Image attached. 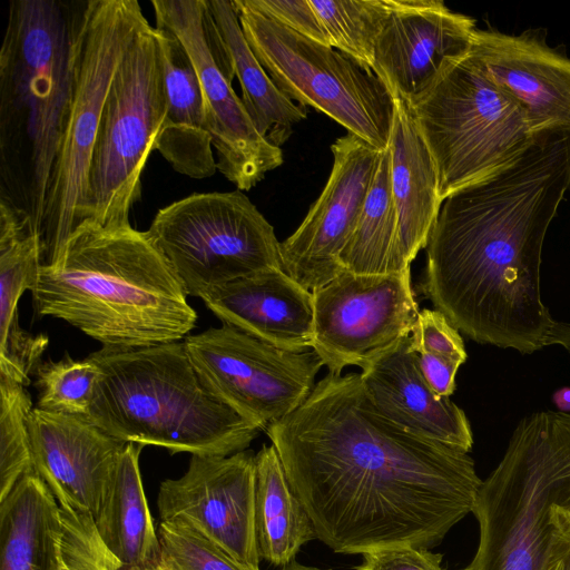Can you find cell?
<instances>
[{"label": "cell", "instance_id": "obj_1", "mask_svg": "<svg viewBox=\"0 0 570 570\" xmlns=\"http://www.w3.org/2000/svg\"><path fill=\"white\" fill-rule=\"evenodd\" d=\"M265 432L316 538L336 553L432 548L472 512L482 484L468 453L385 417L360 373H327Z\"/></svg>", "mask_w": 570, "mask_h": 570}, {"label": "cell", "instance_id": "obj_2", "mask_svg": "<svg viewBox=\"0 0 570 570\" xmlns=\"http://www.w3.org/2000/svg\"><path fill=\"white\" fill-rule=\"evenodd\" d=\"M569 188L570 131H546L443 200L421 291L469 338L521 354L548 345L554 320L541 301V254Z\"/></svg>", "mask_w": 570, "mask_h": 570}, {"label": "cell", "instance_id": "obj_3", "mask_svg": "<svg viewBox=\"0 0 570 570\" xmlns=\"http://www.w3.org/2000/svg\"><path fill=\"white\" fill-rule=\"evenodd\" d=\"M35 313L62 320L104 347L178 342L196 311L165 256L131 225L81 222L31 289Z\"/></svg>", "mask_w": 570, "mask_h": 570}, {"label": "cell", "instance_id": "obj_4", "mask_svg": "<svg viewBox=\"0 0 570 570\" xmlns=\"http://www.w3.org/2000/svg\"><path fill=\"white\" fill-rule=\"evenodd\" d=\"M88 357L99 379L85 419L125 443L228 456L261 432L205 387L183 341L101 346Z\"/></svg>", "mask_w": 570, "mask_h": 570}, {"label": "cell", "instance_id": "obj_5", "mask_svg": "<svg viewBox=\"0 0 570 570\" xmlns=\"http://www.w3.org/2000/svg\"><path fill=\"white\" fill-rule=\"evenodd\" d=\"M70 2L12 0L0 49V197L40 229L70 85Z\"/></svg>", "mask_w": 570, "mask_h": 570}, {"label": "cell", "instance_id": "obj_6", "mask_svg": "<svg viewBox=\"0 0 570 570\" xmlns=\"http://www.w3.org/2000/svg\"><path fill=\"white\" fill-rule=\"evenodd\" d=\"M556 507L570 509V414L535 412L482 481L472 510L479 544L461 570H549Z\"/></svg>", "mask_w": 570, "mask_h": 570}, {"label": "cell", "instance_id": "obj_7", "mask_svg": "<svg viewBox=\"0 0 570 570\" xmlns=\"http://www.w3.org/2000/svg\"><path fill=\"white\" fill-rule=\"evenodd\" d=\"M147 19L137 0L70 2V85L39 229L42 265L87 219L88 176L114 77Z\"/></svg>", "mask_w": 570, "mask_h": 570}, {"label": "cell", "instance_id": "obj_8", "mask_svg": "<svg viewBox=\"0 0 570 570\" xmlns=\"http://www.w3.org/2000/svg\"><path fill=\"white\" fill-rule=\"evenodd\" d=\"M407 106L433 157L442 202L512 164L537 136L518 102L470 51Z\"/></svg>", "mask_w": 570, "mask_h": 570}, {"label": "cell", "instance_id": "obj_9", "mask_svg": "<svg viewBox=\"0 0 570 570\" xmlns=\"http://www.w3.org/2000/svg\"><path fill=\"white\" fill-rule=\"evenodd\" d=\"M165 111L160 40L147 22L131 41L105 101L88 176L87 219L106 227L130 225Z\"/></svg>", "mask_w": 570, "mask_h": 570}, {"label": "cell", "instance_id": "obj_10", "mask_svg": "<svg viewBox=\"0 0 570 570\" xmlns=\"http://www.w3.org/2000/svg\"><path fill=\"white\" fill-rule=\"evenodd\" d=\"M232 2L254 55L288 99L324 112L377 150L387 149L394 99L375 73L263 16L246 0Z\"/></svg>", "mask_w": 570, "mask_h": 570}, {"label": "cell", "instance_id": "obj_11", "mask_svg": "<svg viewBox=\"0 0 570 570\" xmlns=\"http://www.w3.org/2000/svg\"><path fill=\"white\" fill-rule=\"evenodd\" d=\"M146 233L186 294L200 299L239 277L283 269L274 227L239 189L176 200L157 212Z\"/></svg>", "mask_w": 570, "mask_h": 570}, {"label": "cell", "instance_id": "obj_12", "mask_svg": "<svg viewBox=\"0 0 570 570\" xmlns=\"http://www.w3.org/2000/svg\"><path fill=\"white\" fill-rule=\"evenodd\" d=\"M183 343L205 387L261 431L306 401L324 366L313 350L286 351L228 324Z\"/></svg>", "mask_w": 570, "mask_h": 570}, {"label": "cell", "instance_id": "obj_13", "mask_svg": "<svg viewBox=\"0 0 570 570\" xmlns=\"http://www.w3.org/2000/svg\"><path fill=\"white\" fill-rule=\"evenodd\" d=\"M311 348L328 373L363 368L411 335L420 312L410 268L389 274L343 271L314 289Z\"/></svg>", "mask_w": 570, "mask_h": 570}, {"label": "cell", "instance_id": "obj_14", "mask_svg": "<svg viewBox=\"0 0 570 570\" xmlns=\"http://www.w3.org/2000/svg\"><path fill=\"white\" fill-rule=\"evenodd\" d=\"M156 27L184 46L197 73L217 170L239 190H249L283 164L281 147L256 129L242 99L209 48L205 0H153Z\"/></svg>", "mask_w": 570, "mask_h": 570}, {"label": "cell", "instance_id": "obj_15", "mask_svg": "<svg viewBox=\"0 0 570 570\" xmlns=\"http://www.w3.org/2000/svg\"><path fill=\"white\" fill-rule=\"evenodd\" d=\"M249 450L228 456L191 455L187 471L159 485L161 522H180L259 570L255 528L256 462Z\"/></svg>", "mask_w": 570, "mask_h": 570}, {"label": "cell", "instance_id": "obj_16", "mask_svg": "<svg viewBox=\"0 0 570 570\" xmlns=\"http://www.w3.org/2000/svg\"><path fill=\"white\" fill-rule=\"evenodd\" d=\"M327 183L297 229L281 243L283 269L313 292L343 272L340 255L362 213L381 150L347 132L331 146Z\"/></svg>", "mask_w": 570, "mask_h": 570}, {"label": "cell", "instance_id": "obj_17", "mask_svg": "<svg viewBox=\"0 0 570 570\" xmlns=\"http://www.w3.org/2000/svg\"><path fill=\"white\" fill-rule=\"evenodd\" d=\"M476 20L440 0H392L374 49L373 73L406 104L472 46Z\"/></svg>", "mask_w": 570, "mask_h": 570}, {"label": "cell", "instance_id": "obj_18", "mask_svg": "<svg viewBox=\"0 0 570 570\" xmlns=\"http://www.w3.org/2000/svg\"><path fill=\"white\" fill-rule=\"evenodd\" d=\"M470 53L518 102L533 135L570 131V58L547 43L544 30L476 29Z\"/></svg>", "mask_w": 570, "mask_h": 570}, {"label": "cell", "instance_id": "obj_19", "mask_svg": "<svg viewBox=\"0 0 570 570\" xmlns=\"http://www.w3.org/2000/svg\"><path fill=\"white\" fill-rule=\"evenodd\" d=\"M27 423L33 470L60 507L95 518L126 443L85 417L36 406Z\"/></svg>", "mask_w": 570, "mask_h": 570}, {"label": "cell", "instance_id": "obj_20", "mask_svg": "<svg viewBox=\"0 0 570 570\" xmlns=\"http://www.w3.org/2000/svg\"><path fill=\"white\" fill-rule=\"evenodd\" d=\"M360 375L370 400L385 417L426 439L471 451L473 435L465 413L430 389L410 336L371 361Z\"/></svg>", "mask_w": 570, "mask_h": 570}, {"label": "cell", "instance_id": "obj_21", "mask_svg": "<svg viewBox=\"0 0 570 570\" xmlns=\"http://www.w3.org/2000/svg\"><path fill=\"white\" fill-rule=\"evenodd\" d=\"M223 324L279 348L312 346L313 294L284 269L269 268L234 279L203 298Z\"/></svg>", "mask_w": 570, "mask_h": 570}, {"label": "cell", "instance_id": "obj_22", "mask_svg": "<svg viewBox=\"0 0 570 570\" xmlns=\"http://www.w3.org/2000/svg\"><path fill=\"white\" fill-rule=\"evenodd\" d=\"M155 28L161 48L166 111L154 150L177 173L208 178L216 173L217 164L197 73L181 42L169 31Z\"/></svg>", "mask_w": 570, "mask_h": 570}, {"label": "cell", "instance_id": "obj_23", "mask_svg": "<svg viewBox=\"0 0 570 570\" xmlns=\"http://www.w3.org/2000/svg\"><path fill=\"white\" fill-rule=\"evenodd\" d=\"M394 99L387 148L391 186L399 218V245L406 267L425 248L442 199L433 157L405 101Z\"/></svg>", "mask_w": 570, "mask_h": 570}, {"label": "cell", "instance_id": "obj_24", "mask_svg": "<svg viewBox=\"0 0 570 570\" xmlns=\"http://www.w3.org/2000/svg\"><path fill=\"white\" fill-rule=\"evenodd\" d=\"M142 448L126 443L94 518L101 541L124 570H146L161 562L160 541L139 468Z\"/></svg>", "mask_w": 570, "mask_h": 570}, {"label": "cell", "instance_id": "obj_25", "mask_svg": "<svg viewBox=\"0 0 570 570\" xmlns=\"http://www.w3.org/2000/svg\"><path fill=\"white\" fill-rule=\"evenodd\" d=\"M62 510L32 469L0 501V570H58Z\"/></svg>", "mask_w": 570, "mask_h": 570}, {"label": "cell", "instance_id": "obj_26", "mask_svg": "<svg viewBox=\"0 0 570 570\" xmlns=\"http://www.w3.org/2000/svg\"><path fill=\"white\" fill-rule=\"evenodd\" d=\"M206 4L230 58L249 117L262 136L281 147L294 125L307 117V107L288 99L262 67L243 33L232 0H206Z\"/></svg>", "mask_w": 570, "mask_h": 570}, {"label": "cell", "instance_id": "obj_27", "mask_svg": "<svg viewBox=\"0 0 570 570\" xmlns=\"http://www.w3.org/2000/svg\"><path fill=\"white\" fill-rule=\"evenodd\" d=\"M42 265L38 227L32 216L0 198V353L19 354L31 347L36 335L19 325L18 303L33 288Z\"/></svg>", "mask_w": 570, "mask_h": 570}, {"label": "cell", "instance_id": "obj_28", "mask_svg": "<svg viewBox=\"0 0 570 570\" xmlns=\"http://www.w3.org/2000/svg\"><path fill=\"white\" fill-rule=\"evenodd\" d=\"M255 528L259 557L274 566L294 561L302 546L316 538L312 521L292 490L275 446L255 455Z\"/></svg>", "mask_w": 570, "mask_h": 570}, {"label": "cell", "instance_id": "obj_29", "mask_svg": "<svg viewBox=\"0 0 570 570\" xmlns=\"http://www.w3.org/2000/svg\"><path fill=\"white\" fill-rule=\"evenodd\" d=\"M343 271L389 274L407 269L399 245V218L391 186V153L379 165L357 224L340 255Z\"/></svg>", "mask_w": 570, "mask_h": 570}, {"label": "cell", "instance_id": "obj_30", "mask_svg": "<svg viewBox=\"0 0 570 570\" xmlns=\"http://www.w3.org/2000/svg\"><path fill=\"white\" fill-rule=\"evenodd\" d=\"M331 47L373 72L374 49L392 0H311Z\"/></svg>", "mask_w": 570, "mask_h": 570}, {"label": "cell", "instance_id": "obj_31", "mask_svg": "<svg viewBox=\"0 0 570 570\" xmlns=\"http://www.w3.org/2000/svg\"><path fill=\"white\" fill-rule=\"evenodd\" d=\"M32 376L38 392L37 409L85 417L94 399L99 370L88 356L75 360L66 353L59 361H42Z\"/></svg>", "mask_w": 570, "mask_h": 570}, {"label": "cell", "instance_id": "obj_32", "mask_svg": "<svg viewBox=\"0 0 570 570\" xmlns=\"http://www.w3.org/2000/svg\"><path fill=\"white\" fill-rule=\"evenodd\" d=\"M33 407L24 384L0 375V501L32 469L27 422Z\"/></svg>", "mask_w": 570, "mask_h": 570}, {"label": "cell", "instance_id": "obj_33", "mask_svg": "<svg viewBox=\"0 0 570 570\" xmlns=\"http://www.w3.org/2000/svg\"><path fill=\"white\" fill-rule=\"evenodd\" d=\"M157 532L170 570H253L187 524L160 521Z\"/></svg>", "mask_w": 570, "mask_h": 570}, {"label": "cell", "instance_id": "obj_34", "mask_svg": "<svg viewBox=\"0 0 570 570\" xmlns=\"http://www.w3.org/2000/svg\"><path fill=\"white\" fill-rule=\"evenodd\" d=\"M62 541L58 570H124L101 541L94 517L62 508Z\"/></svg>", "mask_w": 570, "mask_h": 570}, {"label": "cell", "instance_id": "obj_35", "mask_svg": "<svg viewBox=\"0 0 570 570\" xmlns=\"http://www.w3.org/2000/svg\"><path fill=\"white\" fill-rule=\"evenodd\" d=\"M410 338L411 346L417 354L448 360L460 366L466 361L459 330L435 308H423L419 312Z\"/></svg>", "mask_w": 570, "mask_h": 570}, {"label": "cell", "instance_id": "obj_36", "mask_svg": "<svg viewBox=\"0 0 570 570\" xmlns=\"http://www.w3.org/2000/svg\"><path fill=\"white\" fill-rule=\"evenodd\" d=\"M246 2L257 12L292 31L331 47L330 38L311 0H246Z\"/></svg>", "mask_w": 570, "mask_h": 570}, {"label": "cell", "instance_id": "obj_37", "mask_svg": "<svg viewBox=\"0 0 570 570\" xmlns=\"http://www.w3.org/2000/svg\"><path fill=\"white\" fill-rule=\"evenodd\" d=\"M363 563L355 570H444L442 554L410 544H392L361 553Z\"/></svg>", "mask_w": 570, "mask_h": 570}, {"label": "cell", "instance_id": "obj_38", "mask_svg": "<svg viewBox=\"0 0 570 570\" xmlns=\"http://www.w3.org/2000/svg\"><path fill=\"white\" fill-rule=\"evenodd\" d=\"M417 363L424 380L439 397H450L455 390V375L460 365L431 356L416 353Z\"/></svg>", "mask_w": 570, "mask_h": 570}, {"label": "cell", "instance_id": "obj_39", "mask_svg": "<svg viewBox=\"0 0 570 570\" xmlns=\"http://www.w3.org/2000/svg\"><path fill=\"white\" fill-rule=\"evenodd\" d=\"M553 518L557 533L549 570H570V509L556 507Z\"/></svg>", "mask_w": 570, "mask_h": 570}, {"label": "cell", "instance_id": "obj_40", "mask_svg": "<svg viewBox=\"0 0 570 570\" xmlns=\"http://www.w3.org/2000/svg\"><path fill=\"white\" fill-rule=\"evenodd\" d=\"M558 344L570 353V323L554 321L548 338V345Z\"/></svg>", "mask_w": 570, "mask_h": 570}, {"label": "cell", "instance_id": "obj_41", "mask_svg": "<svg viewBox=\"0 0 570 570\" xmlns=\"http://www.w3.org/2000/svg\"><path fill=\"white\" fill-rule=\"evenodd\" d=\"M552 401L554 405L559 409V412L569 413L570 412V387L563 386L558 389L552 394Z\"/></svg>", "mask_w": 570, "mask_h": 570}, {"label": "cell", "instance_id": "obj_42", "mask_svg": "<svg viewBox=\"0 0 570 570\" xmlns=\"http://www.w3.org/2000/svg\"><path fill=\"white\" fill-rule=\"evenodd\" d=\"M283 570H323V569L313 568V567H305V566L298 564V563L293 561L289 564L285 566L283 568Z\"/></svg>", "mask_w": 570, "mask_h": 570}, {"label": "cell", "instance_id": "obj_43", "mask_svg": "<svg viewBox=\"0 0 570 570\" xmlns=\"http://www.w3.org/2000/svg\"><path fill=\"white\" fill-rule=\"evenodd\" d=\"M146 570H170V569L167 568L163 562H160L158 566L150 568V569H146Z\"/></svg>", "mask_w": 570, "mask_h": 570}]
</instances>
